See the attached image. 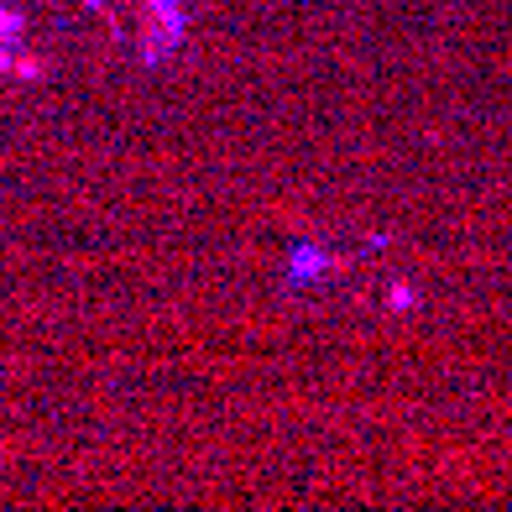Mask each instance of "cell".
Instances as JSON below:
<instances>
[{
	"label": "cell",
	"mask_w": 512,
	"mask_h": 512,
	"mask_svg": "<svg viewBox=\"0 0 512 512\" xmlns=\"http://www.w3.org/2000/svg\"><path fill=\"white\" fill-rule=\"evenodd\" d=\"M16 42H21V16L0 6V68H16Z\"/></svg>",
	"instance_id": "obj_1"
}]
</instances>
